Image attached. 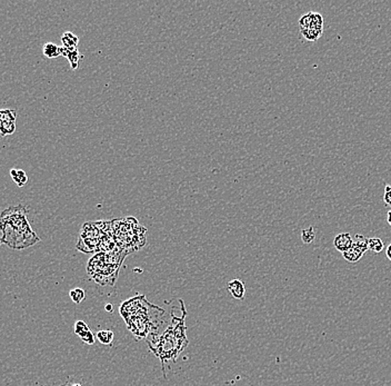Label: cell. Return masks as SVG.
<instances>
[{
  "instance_id": "1",
  "label": "cell",
  "mask_w": 391,
  "mask_h": 386,
  "mask_svg": "<svg viewBox=\"0 0 391 386\" xmlns=\"http://www.w3.org/2000/svg\"><path fill=\"white\" fill-rule=\"evenodd\" d=\"M119 313L137 340L159 336L169 324L166 310L149 303L145 295L124 300L120 305Z\"/></svg>"
},
{
  "instance_id": "2",
  "label": "cell",
  "mask_w": 391,
  "mask_h": 386,
  "mask_svg": "<svg viewBox=\"0 0 391 386\" xmlns=\"http://www.w3.org/2000/svg\"><path fill=\"white\" fill-rule=\"evenodd\" d=\"M181 306V316L171 312V319L166 330L161 334L156 337H148L146 340L148 344L149 349L157 356L160 362L164 373V365L167 362H176L179 355L181 354L189 341L187 339V327H186V316L187 310L185 307V303L180 300Z\"/></svg>"
},
{
  "instance_id": "3",
  "label": "cell",
  "mask_w": 391,
  "mask_h": 386,
  "mask_svg": "<svg viewBox=\"0 0 391 386\" xmlns=\"http://www.w3.org/2000/svg\"><path fill=\"white\" fill-rule=\"evenodd\" d=\"M28 208L17 205L7 208L1 213V238L0 242L12 250H25L40 242L27 218Z\"/></svg>"
},
{
  "instance_id": "4",
  "label": "cell",
  "mask_w": 391,
  "mask_h": 386,
  "mask_svg": "<svg viewBox=\"0 0 391 386\" xmlns=\"http://www.w3.org/2000/svg\"><path fill=\"white\" fill-rule=\"evenodd\" d=\"M128 254L121 250L96 253L87 264L88 276L100 286H114Z\"/></svg>"
},
{
  "instance_id": "5",
  "label": "cell",
  "mask_w": 391,
  "mask_h": 386,
  "mask_svg": "<svg viewBox=\"0 0 391 386\" xmlns=\"http://www.w3.org/2000/svg\"><path fill=\"white\" fill-rule=\"evenodd\" d=\"M116 245L127 254H131L145 247L147 229L135 217H126L111 220Z\"/></svg>"
},
{
  "instance_id": "6",
  "label": "cell",
  "mask_w": 391,
  "mask_h": 386,
  "mask_svg": "<svg viewBox=\"0 0 391 386\" xmlns=\"http://www.w3.org/2000/svg\"><path fill=\"white\" fill-rule=\"evenodd\" d=\"M111 228V220L87 221L82 225L79 232L77 248L78 251L89 254L99 253L104 238Z\"/></svg>"
},
{
  "instance_id": "7",
  "label": "cell",
  "mask_w": 391,
  "mask_h": 386,
  "mask_svg": "<svg viewBox=\"0 0 391 386\" xmlns=\"http://www.w3.org/2000/svg\"><path fill=\"white\" fill-rule=\"evenodd\" d=\"M17 112L15 109H1L0 110V131L1 136L12 135L16 130Z\"/></svg>"
},
{
  "instance_id": "8",
  "label": "cell",
  "mask_w": 391,
  "mask_h": 386,
  "mask_svg": "<svg viewBox=\"0 0 391 386\" xmlns=\"http://www.w3.org/2000/svg\"><path fill=\"white\" fill-rule=\"evenodd\" d=\"M75 333L77 334L80 340H81L83 343H86L88 345H92L95 343V336H93L92 332L89 326L83 321H77L75 324Z\"/></svg>"
},
{
  "instance_id": "9",
  "label": "cell",
  "mask_w": 391,
  "mask_h": 386,
  "mask_svg": "<svg viewBox=\"0 0 391 386\" xmlns=\"http://www.w3.org/2000/svg\"><path fill=\"white\" fill-rule=\"evenodd\" d=\"M352 244H353V238L351 237V235L349 233H341L339 235H337L335 239H333V245H335L336 250L341 253L349 251L350 248L352 247Z\"/></svg>"
},
{
  "instance_id": "10",
  "label": "cell",
  "mask_w": 391,
  "mask_h": 386,
  "mask_svg": "<svg viewBox=\"0 0 391 386\" xmlns=\"http://www.w3.org/2000/svg\"><path fill=\"white\" fill-rule=\"evenodd\" d=\"M60 56H64L69 60L71 69H77L80 60L83 58L82 55H80L78 48L77 49H67L64 46H60Z\"/></svg>"
},
{
  "instance_id": "11",
  "label": "cell",
  "mask_w": 391,
  "mask_h": 386,
  "mask_svg": "<svg viewBox=\"0 0 391 386\" xmlns=\"http://www.w3.org/2000/svg\"><path fill=\"white\" fill-rule=\"evenodd\" d=\"M228 292L231 296L235 300H243L244 295H246V287H244V283L240 279H233L228 283Z\"/></svg>"
},
{
  "instance_id": "12",
  "label": "cell",
  "mask_w": 391,
  "mask_h": 386,
  "mask_svg": "<svg viewBox=\"0 0 391 386\" xmlns=\"http://www.w3.org/2000/svg\"><path fill=\"white\" fill-rule=\"evenodd\" d=\"M61 43L62 46L66 47L67 49H77L78 43H79V38L78 36H76L75 34L70 32H66L61 37Z\"/></svg>"
},
{
  "instance_id": "13",
  "label": "cell",
  "mask_w": 391,
  "mask_h": 386,
  "mask_svg": "<svg viewBox=\"0 0 391 386\" xmlns=\"http://www.w3.org/2000/svg\"><path fill=\"white\" fill-rule=\"evenodd\" d=\"M10 176L18 187H24V186L28 183V176H27L26 172L22 170L12 168V170L10 171Z\"/></svg>"
},
{
  "instance_id": "14",
  "label": "cell",
  "mask_w": 391,
  "mask_h": 386,
  "mask_svg": "<svg viewBox=\"0 0 391 386\" xmlns=\"http://www.w3.org/2000/svg\"><path fill=\"white\" fill-rule=\"evenodd\" d=\"M42 51L47 58H57V57L60 56V47L53 43H44Z\"/></svg>"
},
{
  "instance_id": "15",
  "label": "cell",
  "mask_w": 391,
  "mask_h": 386,
  "mask_svg": "<svg viewBox=\"0 0 391 386\" xmlns=\"http://www.w3.org/2000/svg\"><path fill=\"white\" fill-rule=\"evenodd\" d=\"M97 339L101 344L110 346L115 340V334L110 330H101L97 333Z\"/></svg>"
},
{
  "instance_id": "16",
  "label": "cell",
  "mask_w": 391,
  "mask_h": 386,
  "mask_svg": "<svg viewBox=\"0 0 391 386\" xmlns=\"http://www.w3.org/2000/svg\"><path fill=\"white\" fill-rule=\"evenodd\" d=\"M342 255H344V258L347 261H349V263H357V261H359L360 258L363 256V253L361 251L357 250V248L351 247L349 251L342 253Z\"/></svg>"
},
{
  "instance_id": "17",
  "label": "cell",
  "mask_w": 391,
  "mask_h": 386,
  "mask_svg": "<svg viewBox=\"0 0 391 386\" xmlns=\"http://www.w3.org/2000/svg\"><path fill=\"white\" fill-rule=\"evenodd\" d=\"M368 243H369V238L364 237L363 235H360L357 234L355 236L353 237V244H352V247L357 248V250L361 251L363 254L366 253L368 250Z\"/></svg>"
},
{
  "instance_id": "18",
  "label": "cell",
  "mask_w": 391,
  "mask_h": 386,
  "mask_svg": "<svg viewBox=\"0 0 391 386\" xmlns=\"http://www.w3.org/2000/svg\"><path fill=\"white\" fill-rule=\"evenodd\" d=\"M384 248H385V244L380 238H378V237L369 238V243H368L369 251H371L373 253H380L384 251Z\"/></svg>"
},
{
  "instance_id": "19",
  "label": "cell",
  "mask_w": 391,
  "mask_h": 386,
  "mask_svg": "<svg viewBox=\"0 0 391 386\" xmlns=\"http://www.w3.org/2000/svg\"><path fill=\"white\" fill-rule=\"evenodd\" d=\"M69 296H70V299L73 300L74 303L80 304L84 300V297H86V293H84L82 288L77 287V288H74V290L70 291Z\"/></svg>"
},
{
  "instance_id": "20",
  "label": "cell",
  "mask_w": 391,
  "mask_h": 386,
  "mask_svg": "<svg viewBox=\"0 0 391 386\" xmlns=\"http://www.w3.org/2000/svg\"><path fill=\"white\" fill-rule=\"evenodd\" d=\"M315 238V233L313 227H309L306 229H302L301 232V241L304 244H311Z\"/></svg>"
},
{
  "instance_id": "21",
  "label": "cell",
  "mask_w": 391,
  "mask_h": 386,
  "mask_svg": "<svg viewBox=\"0 0 391 386\" xmlns=\"http://www.w3.org/2000/svg\"><path fill=\"white\" fill-rule=\"evenodd\" d=\"M301 34L304 35V37L307 39V41L315 42L322 33H320V32H318V30H315L313 28H306V29L301 30Z\"/></svg>"
},
{
  "instance_id": "22",
  "label": "cell",
  "mask_w": 391,
  "mask_h": 386,
  "mask_svg": "<svg viewBox=\"0 0 391 386\" xmlns=\"http://www.w3.org/2000/svg\"><path fill=\"white\" fill-rule=\"evenodd\" d=\"M310 28L318 30V32H320V33L323 32V18L321 15L318 14V12H313V23H311Z\"/></svg>"
},
{
  "instance_id": "23",
  "label": "cell",
  "mask_w": 391,
  "mask_h": 386,
  "mask_svg": "<svg viewBox=\"0 0 391 386\" xmlns=\"http://www.w3.org/2000/svg\"><path fill=\"white\" fill-rule=\"evenodd\" d=\"M313 12L310 11L309 14L304 15L300 18L299 20V25H300V30L302 29H306V28H310L311 23H313Z\"/></svg>"
},
{
  "instance_id": "24",
  "label": "cell",
  "mask_w": 391,
  "mask_h": 386,
  "mask_svg": "<svg viewBox=\"0 0 391 386\" xmlns=\"http://www.w3.org/2000/svg\"><path fill=\"white\" fill-rule=\"evenodd\" d=\"M384 202L387 204V205L391 207V186L390 185H387L385 187Z\"/></svg>"
},
{
  "instance_id": "25",
  "label": "cell",
  "mask_w": 391,
  "mask_h": 386,
  "mask_svg": "<svg viewBox=\"0 0 391 386\" xmlns=\"http://www.w3.org/2000/svg\"><path fill=\"white\" fill-rule=\"evenodd\" d=\"M386 254H387V257H388V258H389V260L391 261V244H389L388 247H387Z\"/></svg>"
},
{
  "instance_id": "26",
  "label": "cell",
  "mask_w": 391,
  "mask_h": 386,
  "mask_svg": "<svg viewBox=\"0 0 391 386\" xmlns=\"http://www.w3.org/2000/svg\"><path fill=\"white\" fill-rule=\"evenodd\" d=\"M105 308H106V310H108L109 313H113V305L111 304H107Z\"/></svg>"
},
{
  "instance_id": "27",
  "label": "cell",
  "mask_w": 391,
  "mask_h": 386,
  "mask_svg": "<svg viewBox=\"0 0 391 386\" xmlns=\"http://www.w3.org/2000/svg\"><path fill=\"white\" fill-rule=\"evenodd\" d=\"M387 220H388V224L390 225V227H391V210L388 212V216H387Z\"/></svg>"
},
{
  "instance_id": "28",
  "label": "cell",
  "mask_w": 391,
  "mask_h": 386,
  "mask_svg": "<svg viewBox=\"0 0 391 386\" xmlns=\"http://www.w3.org/2000/svg\"><path fill=\"white\" fill-rule=\"evenodd\" d=\"M73 386H81L80 384H75V385H73Z\"/></svg>"
}]
</instances>
